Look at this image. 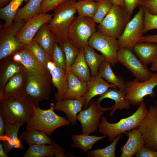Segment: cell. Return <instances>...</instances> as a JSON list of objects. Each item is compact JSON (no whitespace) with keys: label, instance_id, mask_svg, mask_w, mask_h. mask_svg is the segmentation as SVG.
Segmentation results:
<instances>
[{"label":"cell","instance_id":"6da1fadb","mask_svg":"<svg viewBox=\"0 0 157 157\" xmlns=\"http://www.w3.org/2000/svg\"><path fill=\"white\" fill-rule=\"evenodd\" d=\"M76 0H67L56 7L50 20L47 23L53 34L55 41L60 46L68 40L70 26L77 12L75 7Z\"/></svg>","mask_w":157,"mask_h":157},{"label":"cell","instance_id":"7a4b0ae2","mask_svg":"<svg viewBox=\"0 0 157 157\" xmlns=\"http://www.w3.org/2000/svg\"><path fill=\"white\" fill-rule=\"evenodd\" d=\"M148 112L143 101L135 112L127 117L120 119L117 122L110 123L108 122L107 116H102L98 129L99 132L101 134L107 135L109 142H112L118 135L137 128Z\"/></svg>","mask_w":157,"mask_h":157},{"label":"cell","instance_id":"3957f363","mask_svg":"<svg viewBox=\"0 0 157 157\" xmlns=\"http://www.w3.org/2000/svg\"><path fill=\"white\" fill-rule=\"evenodd\" d=\"M51 83L49 70L42 72L34 69H27L26 97L32 104L38 106L40 101L49 99Z\"/></svg>","mask_w":157,"mask_h":157},{"label":"cell","instance_id":"277c9868","mask_svg":"<svg viewBox=\"0 0 157 157\" xmlns=\"http://www.w3.org/2000/svg\"><path fill=\"white\" fill-rule=\"evenodd\" d=\"M54 106L52 104L49 109L44 110L32 104L33 114L26 129H36L50 136L58 128L69 125L70 122L68 119L54 112Z\"/></svg>","mask_w":157,"mask_h":157},{"label":"cell","instance_id":"5b68a950","mask_svg":"<svg viewBox=\"0 0 157 157\" xmlns=\"http://www.w3.org/2000/svg\"><path fill=\"white\" fill-rule=\"evenodd\" d=\"M33 112L32 104L26 97L23 99H0V114L6 124L22 125L27 123Z\"/></svg>","mask_w":157,"mask_h":157},{"label":"cell","instance_id":"8992f818","mask_svg":"<svg viewBox=\"0 0 157 157\" xmlns=\"http://www.w3.org/2000/svg\"><path fill=\"white\" fill-rule=\"evenodd\" d=\"M131 15L125 7L113 5L110 10L97 26L98 31L115 38L122 34Z\"/></svg>","mask_w":157,"mask_h":157},{"label":"cell","instance_id":"52a82bcc","mask_svg":"<svg viewBox=\"0 0 157 157\" xmlns=\"http://www.w3.org/2000/svg\"><path fill=\"white\" fill-rule=\"evenodd\" d=\"M96 30V23L93 19L78 15L70 26L68 40L81 50L88 45L89 40Z\"/></svg>","mask_w":157,"mask_h":157},{"label":"cell","instance_id":"ba28073f","mask_svg":"<svg viewBox=\"0 0 157 157\" xmlns=\"http://www.w3.org/2000/svg\"><path fill=\"white\" fill-rule=\"evenodd\" d=\"M157 86V72L153 73L149 80L140 81L135 79L125 83L124 92L125 99L128 100L132 105L139 106L144 101L143 98L149 95L151 97L156 95L154 89Z\"/></svg>","mask_w":157,"mask_h":157},{"label":"cell","instance_id":"9c48e42d","mask_svg":"<svg viewBox=\"0 0 157 157\" xmlns=\"http://www.w3.org/2000/svg\"><path fill=\"white\" fill-rule=\"evenodd\" d=\"M25 23L23 20H20L8 26L3 25L1 26L0 60L12 55L25 46L19 42L15 37Z\"/></svg>","mask_w":157,"mask_h":157},{"label":"cell","instance_id":"30bf717a","mask_svg":"<svg viewBox=\"0 0 157 157\" xmlns=\"http://www.w3.org/2000/svg\"><path fill=\"white\" fill-rule=\"evenodd\" d=\"M144 9L140 6L138 12L127 24L122 35L118 38L120 48L131 51L135 45L143 36Z\"/></svg>","mask_w":157,"mask_h":157},{"label":"cell","instance_id":"8fae6325","mask_svg":"<svg viewBox=\"0 0 157 157\" xmlns=\"http://www.w3.org/2000/svg\"><path fill=\"white\" fill-rule=\"evenodd\" d=\"M113 106L108 108L101 107L97 101L91 100L88 107L81 110L77 116L80 123L82 133L90 135L98 129L101 119L104 112L111 110Z\"/></svg>","mask_w":157,"mask_h":157},{"label":"cell","instance_id":"7c38bea8","mask_svg":"<svg viewBox=\"0 0 157 157\" xmlns=\"http://www.w3.org/2000/svg\"><path fill=\"white\" fill-rule=\"evenodd\" d=\"M88 45L100 52L113 66L118 62L119 47L117 40L101 32L96 31L90 39Z\"/></svg>","mask_w":157,"mask_h":157},{"label":"cell","instance_id":"4fadbf2b","mask_svg":"<svg viewBox=\"0 0 157 157\" xmlns=\"http://www.w3.org/2000/svg\"><path fill=\"white\" fill-rule=\"evenodd\" d=\"M118 62L129 71L135 78L140 81L149 79L153 73L147 66L142 64L132 51L125 48H120L117 53Z\"/></svg>","mask_w":157,"mask_h":157},{"label":"cell","instance_id":"5bb4252c","mask_svg":"<svg viewBox=\"0 0 157 157\" xmlns=\"http://www.w3.org/2000/svg\"><path fill=\"white\" fill-rule=\"evenodd\" d=\"M148 110L137 129L144 138L145 146L157 151V108L151 106Z\"/></svg>","mask_w":157,"mask_h":157},{"label":"cell","instance_id":"9a60e30c","mask_svg":"<svg viewBox=\"0 0 157 157\" xmlns=\"http://www.w3.org/2000/svg\"><path fill=\"white\" fill-rule=\"evenodd\" d=\"M53 14L40 13L30 19L18 31L15 37L20 42L26 45L33 39L40 28L48 23Z\"/></svg>","mask_w":157,"mask_h":157},{"label":"cell","instance_id":"2e32d148","mask_svg":"<svg viewBox=\"0 0 157 157\" xmlns=\"http://www.w3.org/2000/svg\"><path fill=\"white\" fill-rule=\"evenodd\" d=\"M27 69L19 73L11 78L0 90V99H23L26 97V86Z\"/></svg>","mask_w":157,"mask_h":157},{"label":"cell","instance_id":"e0dca14e","mask_svg":"<svg viewBox=\"0 0 157 157\" xmlns=\"http://www.w3.org/2000/svg\"><path fill=\"white\" fill-rule=\"evenodd\" d=\"M47 68L50 74L52 83L57 90L55 94L54 100L61 99L66 92L68 87L67 75L66 71L56 65L52 60H49L47 65Z\"/></svg>","mask_w":157,"mask_h":157},{"label":"cell","instance_id":"ac0fdd59","mask_svg":"<svg viewBox=\"0 0 157 157\" xmlns=\"http://www.w3.org/2000/svg\"><path fill=\"white\" fill-rule=\"evenodd\" d=\"M85 103L82 97L75 99H61L57 101L54 109L63 112L70 123L74 126L77 122V116L82 110Z\"/></svg>","mask_w":157,"mask_h":157},{"label":"cell","instance_id":"d6986e66","mask_svg":"<svg viewBox=\"0 0 157 157\" xmlns=\"http://www.w3.org/2000/svg\"><path fill=\"white\" fill-rule=\"evenodd\" d=\"M24 157H65L64 149L55 143L51 144L29 146L23 155Z\"/></svg>","mask_w":157,"mask_h":157},{"label":"cell","instance_id":"ffe728a7","mask_svg":"<svg viewBox=\"0 0 157 157\" xmlns=\"http://www.w3.org/2000/svg\"><path fill=\"white\" fill-rule=\"evenodd\" d=\"M87 83L88 91L83 97L85 101L84 109L88 107L90 101L94 97L103 94L109 88H117L115 85L109 83L103 78L98 72L94 76H91L90 79Z\"/></svg>","mask_w":157,"mask_h":157},{"label":"cell","instance_id":"44dd1931","mask_svg":"<svg viewBox=\"0 0 157 157\" xmlns=\"http://www.w3.org/2000/svg\"><path fill=\"white\" fill-rule=\"evenodd\" d=\"M26 69L22 64L15 61L12 56L0 60V90L13 76Z\"/></svg>","mask_w":157,"mask_h":157},{"label":"cell","instance_id":"7402d4cb","mask_svg":"<svg viewBox=\"0 0 157 157\" xmlns=\"http://www.w3.org/2000/svg\"><path fill=\"white\" fill-rule=\"evenodd\" d=\"M128 137L125 144L120 148L121 157H132L144 145L145 142L141 133L137 128L125 133Z\"/></svg>","mask_w":157,"mask_h":157},{"label":"cell","instance_id":"603a6c76","mask_svg":"<svg viewBox=\"0 0 157 157\" xmlns=\"http://www.w3.org/2000/svg\"><path fill=\"white\" fill-rule=\"evenodd\" d=\"M22 125L6 124L4 135L0 137L6 154L8 156L12 149L15 148L22 150L24 147L20 140L18 137L19 129Z\"/></svg>","mask_w":157,"mask_h":157},{"label":"cell","instance_id":"cb8c5ba5","mask_svg":"<svg viewBox=\"0 0 157 157\" xmlns=\"http://www.w3.org/2000/svg\"><path fill=\"white\" fill-rule=\"evenodd\" d=\"M132 50L139 61L142 64L147 66L157 58L156 43L139 42L135 45Z\"/></svg>","mask_w":157,"mask_h":157},{"label":"cell","instance_id":"d4e9b609","mask_svg":"<svg viewBox=\"0 0 157 157\" xmlns=\"http://www.w3.org/2000/svg\"><path fill=\"white\" fill-rule=\"evenodd\" d=\"M67 75L68 87L61 99H75L84 96L88 90L87 83L80 80L70 71Z\"/></svg>","mask_w":157,"mask_h":157},{"label":"cell","instance_id":"484cf974","mask_svg":"<svg viewBox=\"0 0 157 157\" xmlns=\"http://www.w3.org/2000/svg\"><path fill=\"white\" fill-rule=\"evenodd\" d=\"M99 96L97 101L99 104L105 98H109L115 101L113 108L109 113L110 116H113L117 109H129L131 104L128 100L125 99L124 91L118 90L117 88H109L104 93Z\"/></svg>","mask_w":157,"mask_h":157},{"label":"cell","instance_id":"4316f807","mask_svg":"<svg viewBox=\"0 0 157 157\" xmlns=\"http://www.w3.org/2000/svg\"><path fill=\"white\" fill-rule=\"evenodd\" d=\"M11 56L15 61L20 63L27 69H34L42 72L48 70L40 63L26 46Z\"/></svg>","mask_w":157,"mask_h":157},{"label":"cell","instance_id":"83f0119b","mask_svg":"<svg viewBox=\"0 0 157 157\" xmlns=\"http://www.w3.org/2000/svg\"><path fill=\"white\" fill-rule=\"evenodd\" d=\"M33 40L36 41L51 57L55 41L54 35L49 29L47 23L44 24L40 28Z\"/></svg>","mask_w":157,"mask_h":157},{"label":"cell","instance_id":"f1b7e54d","mask_svg":"<svg viewBox=\"0 0 157 157\" xmlns=\"http://www.w3.org/2000/svg\"><path fill=\"white\" fill-rule=\"evenodd\" d=\"M88 67L85 58L83 48L80 51L68 71L72 72L81 81L87 83L91 78Z\"/></svg>","mask_w":157,"mask_h":157},{"label":"cell","instance_id":"f546056e","mask_svg":"<svg viewBox=\"0 0 157 157\" xmlns=\"http://www.w3.org/2000/svg\"><path fill=\"white\" fill-rule=\"evenodd\" d=\"M45 133L35 129H26L20 134L21 139L29 146L41 144H51L55 142Z\"/></svg>","mask_w":157,"mask_h":157},{"label":"cell","instance_id":"4dcf8cb0","mask_svg":"<svg viewBox=\"0 0 157 157\" xmlns=\"http://www.w3.org/2000/svg\"><path fill=\"white\" fill-rule=\"evenodd\" d=\"M107 137L106 135L98 136L83 133L79 135L73 134L71 135L73 141L71 147L80 149L86 153L92 149L96 142Z\"/></svg>","mask_w":157,"mask_h":157},{"label":"cell","instance_id":"1f68e13d","mask_svg":"<svg viewBox=\"0 0 157 157\" xmlns=\"http://www.w3.org/2000/svg\"><path fill=\"white\" fill-rule=\"evenodd\" d=\"M43 0H30L23 7L19 8L15 16L14 22L23 20L26 22L40 13V7Z\"/></svg>","mask_w":157,"mask_h":157},{"label":"cell","instance_id":"d6a6232c","mask_svg":"<svg viewBox=\"0 0 157 157\" xmlns=\"http://www.w3.org/2000/svg\"><path fill=\"white\" fill-rule=\"evenodd\" d=\"M84 53L85 60L91 71V76H94L98 72L101 66L106 61V59L102 54L97 53L88 45L84 48Z\"/></svg>","mask_w":157,"mask_h":157},{"label":"cell","instance_id":"836d02e7","mask_svg":"<svg viewBox=\"0 0 157 157\" xmlns=\"http://www.w3.org/2000/svg\"><path fill=\"white\" fill-rule=\"evenodd\" d=\"M111 65L108 62L105 61L99 68V73L107 82L115 85L119 90L124 91L126 82L122 78L114 73Z\"/></svg>","mask_w":157,"mask_h":157},{"label":"cell","instance_id":"e575fe53","mask_svg":"<svg viewBox=\"0 0 157 157\" xmlns=\"http://www.w3.org/2000/svg\"><path fill=\"white\" fill-rule=\"evenodd\" d=\"M30 0H11L4 7L0 8V18L5 22L4 25L11 24L19 7L25 1L26 3Z\"/></svg>","mask_w":157,"mask_h":157},{"label":"cell","instance_id":"d590c367","mask_svg":"<svg viewBox=\"0 0 157 157\" xmlns=\"http://www.w3.org/2000/svg\"><path fill=\"white\" fill-rule=\"evenodd\" d=\"M75 7L78 15L92 19L97 8L98 3L92 0H81L76 2Z\"/></svg>","mask_w":157,"mask_h":157},{"label":"cell","instance_id":"8d00e7d4","mask_svg":"<svg viewBox=\"0 0 157 157\" xmlns=\"http://www.w3.org/2000/svg\"><path fill=\"white\" fill-rule=\"evenodd\" d=\"M122 134L117 136L111 144L104 148L96 149L88 151L87 156L89 157H115L116 144L122 137Z\"/></svg>","mask_w":157,"mask_h":157},{"label":"cell","instance_id":"74e56055","mask_svg":"<svg viewBox=\"0 0 157 157\" xmlns=\"http://www.w3.org/2000/svg\"><path fill=\"white\" fill-rule=\"evenodd\" d=\"M25 46L31 51L40 63L47 68V63L49 60H52L51 57L33 40Z\"/></svg>","mask_w":157,"mask_h":157},{"label":"cell","instance_id":"f35d334b","mask_svg":"<svg viewBox=\"0 0 157 157\" xmlns=\"http://www.w3.org/2000/svg\"><path fill=\"white\" fill-rule=\"evenodd\" d=\"M60 46L63 49L66 58L67 74L70 67L75 62L80 50L69 40L66 41Z\"/></svg>","mask_w":157,"mask_h":157},{"label":"cell","instance_id":"ab89813d","mask_svg":"<svg viewBox=\"0 0 157 157\" xmlns=\"http://www.w3.org/2000/svg\"><path fill=\"white\" fill-rule=\"evenodd\" d=\"M97 2V8L92 19L96 23L100 24L108 14L113 4L112 0H100Z\"/></svg>","mask_w":157,"mask_h":157},{"label":"cell","instance_id":"60d3db41","mask_svg":"<svg viewBox=\"0 0 157 157\" xmlns=\"http://www.w3.org/2000/svg\"><path fill=\"white\" fill-rule=\"evenodd\" d=\"M51 57L52 61L56 65L66 71V62L65 53L61 47L56 41L53 45Z\"/></svg>","mask_w":157,"mask_h":157},{"label":"cell","instance_id":"b9f144b4","mask_svg":"<svg viewBox=\"0 0 157 157\" xmlns=\"http://www.w3.org/2000/svg\"><path fill=\"white\" fill-rule=\"evenodd\" d=\"M143 8L144 9V33L157 29V15L151 14L146 8Z\"/></svg>","mask_w":157,"mask_h":157},{"label":"cell","instance_id":"7bdbcfd3","mask_svg":"<svg viewBox=\"0 0 157 157\" xmlns=\"http://www.w3.org/2000/svg\"><path fill=\"white\" fill-rule=\"evenodd\" d=\"M67 0H43L40 7V13H47L54 10Z\"/></svg>","mask_w":157,"mask_h":157},{"label":"cell","instance_id":"ee69618b","mask_svg":"<svg viewBox=\"0 0 157 157\" xmlns=\"http://www.w3.org/2000/svg\"><path fill=\"white\" fill-rule=\"evenodd\" d=\"M140 6L146 8L151 13L157 15V0H144L142 1Z\"/></svg>","mask_w":157,"mask_h":157},{"label":"cell","instance_id":"f6af8a7d","mask_svg":"<svg viewBox=\"0 0 157 157\" xmlns=\"http://www.w3.org/2000/svg\"><path fill=\"white\" fill-rule=\"evenodd\" d=\"M135 157H157V151L143 146L135 154Z\"/></svg>","mask_w":157,"mask_h":157},{"label":"cell","instance_id":"bcb514c9","mask_svg":"<svg viewBox=\"0 0 157 157\" xmlns=\"http://www.w3.org/2000/svg\"><path fill=\"white\" fill-rule=\"evenodd\" d=\"M125 7L129 15H131L134 9L137 7L140 6L141 0H124Z\"/></svg>","mask_w":157,"mask_h":157},{"label":"cell","instance_id":"7dc6e473","mask_svg":"<svg viewBox=\"0 0 157 157\" xmlns=\"http://www.w3.org/2000/svg\"><path fill=\"white\" fill-rule=\"evenodd\" d=\"M139 42H149L157 43V35L143 36Z\"/></svg>","mask_w":157,"mask_h":157},{"label":"cell","instance_id":"c3c4849f","mask_svg":"<svg viewBox=\"0 0 157 157\" xmlns=\"http://www.w3.org/2000/svg\"><path fill=\"white\" fill-rule=\"evenodd\" d=\"M6 123L2 115L0 114V137L3 136L5 133Z\"/></svg>","mask_w":157,"mask_h":157},{"label":"cell","instance_id":"681fc988","mask_svg":"<svg viewBox=\"0 0 157 157\" xmlns=\"http://www.w3.org/2000/svg\"><path fill=\"white\" fill-rule=\"evenodd\" d=\"M113 5H118L125 7V4L124 0H112Z\"/></svg>","mask_w":157,"mask_h":157},{"label":"cell","instance_id":"f907efd6","mask_svg":"<svg viewBox=\"0 0 157 157\" xmlns=\"http://www.w3.org/2000/svg\"><path fill=\"white\" fill-rule=\"evenodd\" d=\"M8 156L6 154L3 149L2 143H0V157H7Z\"/></svg>","mask_w":157,"mask_h":157},{"label":"cell","instance_id":"816d5d0a","mask_svg":"<svg viewBox=\"0 0 157 157\" xmlns=\"http://www.w3.org/2000/svg\"><path fill=\"white\" fill-rule=\"evenodd\" d=\"M150 69L152 71L157 72V58L152 63Z\"/></svg>","mask_w":157,"mask_h":157},{"label":"cell","instance_id":"f5cc1de1","mask_svg":"<svg viewBox=\"0 0 157 157\" xmlns=\"http://www.w3.org/2000/svg\"><path fill=\"white\" fill-rule=\"evenodd\" d=\"M11 0H0V8H2L6 5Z\"/></svg>","mask_w":157,"mask_h":157},{"label":"cell","instance_id":"db71d44e","mask_svg":"<svg viewBox=\"0 0 157 157\" xmlns=\"http://www.w3.org/2000/svg\"><path fill=\"white\" fill-rule=\"evenodd\" d=\"M155 106H156V107L157 108V100H156V103L155 104Z\"/></svg>","mask_w":157,"mask_h":157},{"label":"cell","instance_id":"11a10c76","mask_svg":"<svg viewBox=\"0 0 157 157\" xmlns=\"http://www.w3.org/2000/svg\"><path fill=\"white\" fill-rule=\"evenodd\" d=\"M92 0L94 1H96V2H97L98 1H99L100 0Z\"/></svg>","mask_w":157,"mask_h":157},{"label":"cell","instance_id":"9f6ffc18","mask_svg":"<svg viewBox=\"0 0 157 157\" xmlns=\"http://www.w3.org/2000/svg\"><path fill=\"white\" fill-rule=\"evenodd\" d=\"M78 1H81V0H77Z\"/></svg>","mask_w":157,"mask_h":157},{"label":"cell","instance_id":"6f0895ef","mask_svg":"<svg viewBox=\"0 0 157 157\" xmlns=\"http://www.w3.org/2000/svg\"><path fill=\"white\" fill-rule=\"evenodd\" d=\"M141 0L142 1H144V0Z\"/></svg>","mask_w":157,"mask_h":157}]
</instances>
